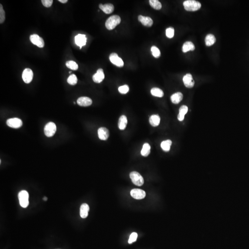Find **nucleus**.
Segmentation results:
<instances>
[{
  "instance_id": "f257e3e1",
  "label": "nucleus",
  "mask_w": 249,
  "mask_h": 249,
  "mask_svg": "<svg viewBox=\"0 0 249 249\" xmlns=\"http://www.w3.org/2000/svg\"><path fill=\"white\" fill-rule=\"evenodd\" d=\"M121 22V19L118 15H115L110 16L105 23V26L107 29L112 30L115 29L116 26L119 25Z\"/></svg>"
},
{
  "instance_id": "f03ea898",
  "label": "nucleus",
  "mask_w": 249,
  "mask_h": 249,
  "mask_svg": "<svg viewBox=\"0 0 249 249\" xmlns=\"http://www.w3.org/2000/svg\"><path fill=\"white\" fill-rule=\"evenodd\" d=\"M184 8L186 11H196L199 9L201 4L199 2L194 0H187L183 3Z\"/></svg>"
},
{
  "instance_id": "7ed1b4c3",
  "label": "nucleus",
  "mask_w": 249,
  "mask_h": 249,
  "mask_svg": "<svg viewBox=\"0 0 249 249\" xmlns=\"http://www.w3.org/2000/svg\"><path fill=\"white\" fill-rule=\"evenodd\" d=\"M130 177L133 183L136 186H140L144 183L143 178L138 172L135 171L131 172L130 174Z\"/></svg>"
},
{
  "instance_id": "20e7f679",
  "label": "nucleus",
  "mask_w": 249,
  "mask_h": 249,
  "mask_svg": "<svg viewBox=\"0 0 249 249\" xmlns=\"http://www.w3.org/2000/svg\"><path fill=\"white\" fill-rule=\"evenodd\" d=\"M19 199L21 206L26 208L29 205V194L26 191H22L19 193Z\"/></svg>"
},
{
  "instance_id": "39448f33",
  "label": "nucleus",
  "mask_w": 249,
  "mask_h": 249,
  "mask_svg": "<svg viewBox=\"0 0 249 249\" xmlns=\"http://www.w3.org/2000/svg\"><path fill=\"white\" fill-rule=\"evenodd\" d=\"M57 131V126L52 122H50L47 124L44 128L45 135L48 137L53 136Z\"/></svg>"
},
{
  "instance_id": "423d86ee",
  "label": "nucleus",
  "mask_w": 249,
  "mask_h": 249,
  "mask_svg": "<svg viewBox=\"0 0 249 249\" xmlns=\"http://www.w3.org/2000/svg\"><path fill=\"white\" fill-rule=\"evenodd\" d=\"M8 127L13 128H19L22 126V121L18 118H14L8 119L6 122Z\"/></svg>"
},
{
  "instance_id": "0eeeda50",
  "label": "nucleus",
  "mask_w": 249,
  "mask_h": 249,
  "mask_svg": "<svg viewBox=\"0 0 249 249\" xmlns=\"http://www.w3.org/2000/svg\"><path fill=\"white\" fill-rule=\"evenodd\" d=\"M30 41L33 45H36L39 48H43L45 46V42L42 38L37 34L32 35L30 37Z\"/></svg>"
},
{
  "instance_id": "6e6552de",
  "label": "nucleus",
  "mask_w": 249,
  "mask_h": 249,
  "mask_svg": "<svg viewBox=\"0 0 249 249\" xmlns=\"http://www.w3.org/2000/svg\"><path fill=\"white\" fill-rule=\"evenodd\" d=\"M109 60L113 64L118 67H121L123 66L124 62L121 58L119 57L117 54L113 53L109 56Z\"/></svg>"
},
{
  "instance_id": "1a4fd4ad",
  "label": "nucleus",
  "mask_w": 249,
  "mask_h": 249,
  "mask_svg": "<svg viewBox=\"0 0 249 249\" xmlns=\"http://www.w3.org/2000/svg\"><path fill=\"white\" fill-rule=\"evenodd\" d=\"M33 77V73L32 71L30 68H26L22 73V78L23 81L26 83L29 84L32 82Z\"/></svg>"
},
{
  "instance_id": "9d476101",
  "label": "nucleus",
  "mask_w": 249,
  "mask_h": 249,
  "mask_svg": "<svg viewBox=\"0 0 249 249\" xmlns=\"http://www.w3.org/2000/svg\"><path fill=\"white\" fill-rule=\"evenodd\" d=\"M131 197L136 199H142L146 196L145 192L140 189H134L131 191Z\"/></svg>"
},
{
  "instance_id": "9b49d317",
  "label": "nucleus",
  "mask_w": 249,
  "mask_h": 249,
  "mask_svg": "<svg viewBox=\"0 0 249 249\" xmlns=\"http://www.w3.org/2000/svg\"><path fill=\"white\" fill-rule=\"evenodd\" d=\"M183 81L184 85L187 88H192L195 84V82L193 79L192 76L190 73H187L184 76Z\"/></svg>"
},
{
  "instance_id": "f8f14e48",
  "label": "nucleus",
  "mask_w": 249,
  "mask_h": 249,
  "mask_svg": "<svg viewBox=\"0 0 249 249\" xmlns=\"http://www.w3.org/2000/svg\"><path fill=\"white\" fill-rule=\"evenodd\" d=\"M87 38L85 35L78 34L75 37V44L80 47V49L82 47L85 45L86 44Z\"/></svg>"
},
{
  "instance_id": "ddd939ff",
  "label": "nucleus",
  "mask_w": 249,
  "mask_h": 249,
  "mask_svg": "<svg viewBox=\"0 0 249 249\" xmlns=\"http://www.w3.org/2000/svg\"><path fill=\"white\" fill-rule=\"evenodd\" d=\"M77 103L82 107H88L92 104V101L88 97H80L77 100Z\"/></svg>"
},
{
  "instance_id": "4468645a",
  "label": "nucleus",
  "mask_w": 249,
  "mask_h": 249,
  "mask_svg": "<svg viewBox=\"0 0 249 249\" xmlns=\"http://www.w3.org/2000/svg\"><path fill=\"white\" fill-rule=\"evenodd\" d=\"M105 78V75L104 74L103 70L102 68L98 69L97 71V73H95L93 76V81L96 83H100L102 82Z\"/></svg>"
},
{
  "instance_id": "2eb2a0df",
  "label": "nucleus",
  "mask_w": 249,
  "mask_h": 249,
  "mask_svg": "<svg viewBox=\"0 0 249 249\" xmlns=\"http://www.w3.org/2000/svg\"><path fill=\"white\" fill-rule=\"evenodd\" d=\"M98 135L100 140H106L109 137V130L105 128H100L98 130Z\"/></svg>"
},
{
  "instance_id": "dca6fc26",
  "label": "nucleus",
  "mask_w": 249,
  "mask_h": 249,
  "mask_svg": "<svg viewBox=\"0 0 249 249\" xmlns=\"http://www.w3.org/2000/svg\"><path fill=\"white\" fill-rule=\"evenodd\" d=\"M138 20L143 25L147 27H150L153 25V21L150 17H145L142 15L138 16Z\"/></svg>"
},
{
  "instance_id": "f3484780",
  "label": "nucleus",
  "mask_w": 249,
  "mask_h": 249,
  "mask_svg": "<svg viewBox=\"0 0 249 249\" xmlns=\"http://www.w3.org/2000/svg\"><path fill=\"white\" fill-rule=\"evenodd\" d=\"M99 8L106 14H110L113 13L114 11V6L113 4L111 3L107 4H100L99 6Z\"/></svg>"
},
{
  "instance_id": "a211bd4d",
  "label": "nucleus",
  "mask_w": 249,
  "mask_h": 249,
  "mask_svg": "<svg viewBox=\"0 0 249 249\" xmlns=\"http://www.w3.org/2000/svg\"><path fill=\"white\" fill-rule=\"evenodd\" d=\"M188 108L186 105H182L179 109V114L178 115V119L180 121L184 120L185 115L188 112Z\"/></svg>"
},
{
  "instance_id": "6ab92c4d",
  "label": "nucleus",
  "mask_w": 249,
  "mask_h": 249,
  "mask_svg": "<svg viewBox=\"0 0 249 249\" xmlns=\"http://www.w3.org/2000/svg\"><path fill=\"white\" fill-rule=\"evenodd\" d=\"M90 208L87 204H83L81 205L80 209V217L82 218H86L88 216V212Z\"/></svg>"
},
{
  "instance_id": "aec40b11",
  "label": "nucleus",
  "mask_w": 249,
  "mask_h": 249,
  "mask_svg": "<svg viewBox=\"0 0 249 249\" xmlns=\"http://www.w3.org/2000/svg\"><path fill=\"white\" fill-rule=\"evenodd\" d=\"M183 98V94L181 92H178L171 96V100L173 103L178 104L182 101Z\"/></svg>"
},
{
  "instance_id": "412c9836",
  "label": "nucleus",
  "mask_w": 249,
  "mask_h": 249,
  "mask_svg": "<svg viewBox=\"0 0 249 249\" xmlns=\"http://www.w3.org/2000/svg\"><path fill=\"white\" fill-rule=\"evenodd\" d=\"M160 117L158 115H152L149 118V122L151 126L154 127L159 126L160 123Z\"/></svg>"
},
{
  "instance_id": "4be33fe9",
  "label": "nucleus",
  "mask_w": 249,
  "mask_h": 249,
  "mask_svg": "<svg viewBox=\"0 0 249 249\" xmlns=\"http://www.w3.org/2000/svg\"><path fill=\"white\" fill-rule=\"evenodd\" d=\"M128 124V119L125 115H122L119 118L118 121V127L121 130H124L126 129Z\"/></svg>"
},
{
  "instance_id": "5701e85b",
  "label": "nucleus",
  "mask_w": 249,
  "mask_h": 249,
  "mask_svg": "<svg viewBox=\"0 0 249 249\" xmlns=\"http://www.w3.org/2000/svg\"><path fill=\"white\" fill-rule=\"evenodd\" d=\"M195 46L191 42H186L183 45L182 47V51L183 52L186 53L189 51H193L195 50Z\"/></svg>"
},
{
  "instance_id": "b1692460",
  "label": "nucleus",
  "mask_w": 249,
  "mask_h": 249,
  "mask_svg": "<svg viewBox=\"0 0 249 249\" xmlns=\"http://www.w3.org/2000/svg\"><path fill=\"white\" fill-rule=\"evenodd\" d=\"M172 144V142L171 140H166L163 141L161 143V149H163V151L165 152H168L170 150V147Z\"/></svg>"
},
{
  "instance_id": "393cba45",
  "label": "nucleus",
  "mask_w": 249,
  "mask_h": 249,
  "mask_svg": "<svg viewBox=\"0 0 249 249\" xmlns=\"http://www.w3.org/2000/svg\"><path fill=\"white\" fill-rule=\"evenodd\" d=\"M205 44L207 46H211L215 43L216 41V38L213 35L209 34L206 37Z\"/></svg>"
},
{
  "instance_id": "a878e982",
  "label": "nucleus",
  "mask_w": 249,
  "mask_h": 249,
  "mask_svg": "<svg viewBox=\"0 0 249 249\" xmlns=\"http://www.w3.org/2000/svg\"><path fill=\"white\" fill-rule=\"evenodd\" d=\"M150 152V146L149 143H145L143 144L142 149L141 151V154L144 157L148 156Z\"/></svg>"
},
{
  "instance_id": "bb28decb",
  "label": "nucleus",
  "mask_w": 249,
  "mask_h": 249,
  "mask_svg": "<svg viewBox=\"0 0 249 249\" xmlns=\"http://www.w3.org/2000/svg\"><path fill=\"white\" fill-rule=\"evenodd\" d=\"M151 94L155 97H162L164 96V92L161 89L158 88H152L151 90Z\"/></svg>"
},
{
  "instance_id": "cd10ccee",
  "label": "nucleus",
  "mask_w": 249,
  "mask_h": 249,
  "mask_svg": "<svg viewBox=\"0 0 249 249\" xmlns=\"http://www.w3.org/2000/svg\"><path fill=\"white\" fill-rule=\"evenodd\" d=\"M149 3L151 7L155 10H160L162 8L161 3L157 0H150Z\"/></svg>"
},
{
  "instance_id": "c85d7f7f",
  "label": "nucleus",
  "mask_w": 249,
  "mask_h": 249,
  "mask_svg": "<svg viewBox=\"0 0 249 249\" xmlns=\"http://www.w3.org/2000/svg\"><path fill=\"white\" fill-rule=\"evenodd\" d=\"M66 65L68 68H70L72 70H77L78 69V65L73 60L66 61Z\"/></svg>"
},
{
  "instance_id": "c756f323",
  "label": "nucleus",
  "mask_w": 249,
  "mask_h": 249,
  "mask_svg": "<svg viewBox=\"0 0 249 249\" xmlns=\"http://www.w3.org/2000/svg\"><path fill=\"white\" fill-rule=\"evenodd\" d=\"M67 83L71 85H75L77 83V78L75 74H72L67 78Z\"/></svg>"
},
{
  "instance_id": "7c9ffc66",
  "label": "nucleus",
  "mask_w": 249,
  "mask_h": 249,
  "mask_svg": "<svg viewBox=\"0 0 249 249\" xmlns=\"http://www.w3.org/2000/svg\"><path fill=\"white\" fill-rule=\"evenodd\" d=\"M151 51L152 52V55H153L155 57L158 58L161 56V52L159 48L153 46L151 48Z\"/></svg>"
},
{
  "instance_id": "2f4dec72",
  "label": "nucleus",
  "mask_w": 249,
  "mask_h": 249,
  "mask_svg": "<svg viewBox=\"0 0 249 249\" xmlns=\"http://www.w3.org/2000/svg\"><path fill=\"white\" fill-rule=\"evenodd\" d=\"M174 30L172 27H169L166 29V36L169 38H172L174 36Z\"/></svg>"
},
{
  "instance_id": "473e14b6",
  "label": "nucleus",
  "mask_w": 249,
  "mask_h": 249,
  "mask_svg": "<svg viewBox=\"0 0 249 249\" xmlns=\"http://www.w3.org/2000/svg\"><path fill=\"white\" fill-rule=\"evenodd\" d=\"M5 20V12L2 5H0V23L2 24Z\"/></svg>"
},
{
  "instance_id": "72a5a7b5",
  "label": "nucleus",
  "mask_w": 249,
  "mask_h": 249,
  "mask_svg": "<svg viewBox=\"0 0 249 249\" xmlns=\"http://www.w3.org/2000/svg\"><path fill=\"white\" fill-rule=\"evenodd\" d=\"M118 90H119V92L121 94H127L128 92L129 88L128 85H124L119 87Z\"/></svg>"
},
{
  "instance_id": "f704fd0d",
  "label": "nucleus",
  "mask_w": 249,
  "mask_h": 249,
  "mask_svg": "<svg viewBox=\"0 0 249 249\" xmlns=\"http://www.w3.org/2000/svg\"><path fill=\"white\" fill-rule=\"evenodd\" d=\"M137 237V234L136 232H133L131 233L129 239L128 240L129 244L133 243V242H135L136 241Z\"/></svg>"
},
{
  "instance_id": "c9c22d12",
  "label": "nucleus",
  "mask_w": 249,
  "mask_h": 249,
  "mask_svg": "<svg viewBox=\"0 0 249 249\" xmlns=\"http://www.w3.org/2000/svg\"><path fill=\"white\" fill-rule=\"evenodd\" d=\"M41 2L43 5L46 8L51 7L53 2L52 0H42Z\"/></svg>"
},
{
  "instance_id": "e433bc0d",
  "label": "nucleus",
  "mask_w": 249,
  "mask_h": 249,
  "mask_svg": "<svg viewBox=\"0 0 249 249\" xmlns=\"http://www.w3.org/2000/svg\"><path fill=\"white\" fill-rule=\"evenodd\" d=\"M59 2L62 3H66L68 2L67 0H59Z\"/></svg>"
},
{
  "instance_id": "4c0bfd02",
  "label": "nucleus",
  "mask_w": 249,
  "mask_h": 249,
  "mask_svg": "<svg viewBox=\"0 0 249 249\" xmlns=\"http://www.w3.org/2000/svg\"><path fill=\"white\" fill-rule=\"evenodd\" d=\"M43 199H44L45 201H47V197H44V198H43Z\"/></svg>"
}]
</instances>
